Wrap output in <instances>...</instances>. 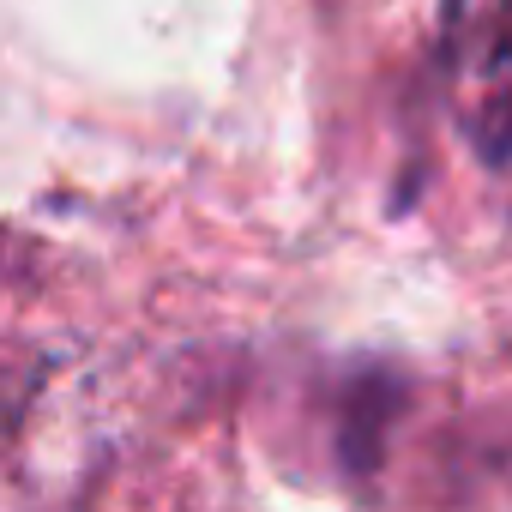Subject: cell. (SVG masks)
I'll return each mask as SVG.
<instances>
[{
    "mask_svg": "<svg viewBox=\"0 0 512 512\" xmlns=\"http://www.w3.org/2000/svg\"><path fill=\"white\" fill-rule=\"evenodd\" d=\"M446 103L482 163H512V0H446Z\"/></svg>",
    "mask_w": 512,
    "mask_h": 512,
    "instance_id": "cell-1",
    "label": "cell"
}]
</instances>
